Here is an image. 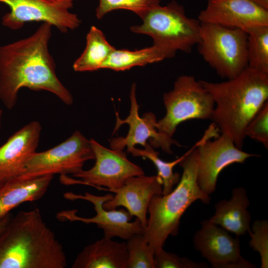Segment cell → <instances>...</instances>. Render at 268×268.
<instances>
[{"mask_svg": "<svg viewBox=\"0 0 268 268\" xmlns=\"http://www.w3.org/2000/svg\"><path fill=\"white\" fill-rule=\"evenodd\" d=\"M245 137H249L268 148V102H267L247 125Z\"/></svg>", "mask_w": 268, "mask_h": 268, "instance_id": "obj_28", "label": "cell"}, {"mask_svg": "<svg viewBox=\"0 0 268 268\" xmlns=\"http://www.w3.org/2000/svg\"><path fill=\"white\" fill-rule=\"evenodd\" d=\"M251 239L249 245L254 251L259 253L261 257V268H268V221L256 220L248 232Z\"/></svg>", "mask_w": 268, "mask_h": 268, "instance_id": "obj_27", "label": "cell"}, {"mask_svg": "<svg viewBox=\"0 0 268 268\" xmlns=\"http://www.w3.org/2000/svg\"><path fill=\"white\" fill-rule=\"evenodd\" d=\"M201 23L242 29L268 26V10L252 0H208L198 15Z\"/></svg>", "mask_w": 268, "mask_h": 268, "instance_id": "obj_15", "label": "cell"}, {"mask_svg": "<svg viewBox=\"0 0 268 268\" xmlns=\"http://www.w3.org/2000/svg\"><path fill=\"white\" fill-rule=\"evenodd\" d=\"M11 215L10 214H8L4 218L0 221V234L3 231L5 228L8 222H9Z\"/></svg>", "mask_w": 268, "mask_h": 268, "instance_id": "obj_30", "label": "cell"}, {"mask_svg": "<svg viewBox=\"0 0 268 268\" xmlns=\"http://www.w3.org/2000/svg\"><path fill=\"white\" fill-rule=\"evenodd\" d=\"M41 130L38 122H30L0 146V185L23 172L27 162L36 152Z\"/></svg>", "mask_w": 268, "mask_h": 268, "instance_id": "obj_17", "label": "cell"}, {"mask_svg": "<svg viewBox=\"0 0 268 268\" xmlns=\"http://www.w3.org/2000/svg\"><path fill=\"white\" fill-rule=\"evenodd\" d=\"M161 0H99L96 9L98 19L103 18L113 10L125 9L131 11L142 18L151 9L158 6Z\"/></svg>", "mask_w": 268, "mask_h": 268, "instance_id": "obj_26", "label": "cell"}, {"mask_svg": "<svg viewBox=\"0 0 268 268\" xmlns=\"http://www.w3.org/2000/svg\"><path fill=\"white\" fill-rule=\"evenodd\" d=\"M200 81L214 102L210 120L242 149L247 125L268 102V74L247 67L225 81Z\"/></svg>", "mask_w": 268, "mask_h": 268, "instance_id": "obj_3", "label": "cell"}, {"mask_svg": "<svg viewBox=\"0 0 268 268\" xmlns=\"http://www.w3.org/2000/svg\"><path fill=\"white\" fill-rule=\"evenodd\" d=\"M53 26L42 23L29 36L0 46V100L6 108L15 105L20 89L47 91L70 105L73 97L58 78L49 50Z\"/></svg>", "mask_w": 268, "mask_h": 268, "instance_id": "obj_1", "label": "cell"}, {"mask_svg": "<svg viewBox=\"0 0 268 268\" xmlns=\"http://www.w3.org/2000/svg\"><path fill=\"white\" fill-rule=\"evenodd\" d=\"M201 23L197 45L200 54L222 78L237 76L248 67L247 33L238 28Z\"/></svg>", "mask_w": 268, "mask_h": 268, "instance_id": "obj_6", "label": "cell"}, {"mask_svg": "<svg viewBox=\"0 0 268 268\" xmlns=\"http://www.w3.org/2000/svg\"><path fill=\"white\" fill-rule=\"evenodd\" d=\"M162 181L157 175L133 176L114 192L115 195L104 202L103 207L112 210L123 206L132 216H136L145 228L150 202L155 196L162 195Z\"/></svg>", "mask_w": 268, "mask_h": 268, "instance_id": "obj_16", "label": "cell"}, {"mask_svg": "<svg viewBox=\"0 0 268 268\" xmlns=\"http://www.w3.org/2000/svg\"><path fill=\"white\" fill-rule=\"evenodd\" d=\"M127 240V268H155V252L143 233L134 234Z\"/></svg>", "mask_w": 268, "mask_h": 268, "instance_id": "obj_25", "label": "cell"}, {"mask_svg": "<svg viewBox=\"0 0 268 268\" xmlns=\"http://www.w3.org/2000/svg\"><path fill=\"white\" fill-rule=\"evenodd\" d=\"M250 201L246 190L234 188L229 200H222L215 204V212L208 220L237 236L249 232L251 220L247 208Z\"/></svg>", "mask_w": 268, "mask_h": 268, "instance_id": "obj_19", "label": "cell"}, {"mask_svg": "<svg viewBox=\"0 0 268 268\" xmlns=\"http://www.w3.org/2000/svg\"><path fill=\"white\" fill-rule=\"evenodd\" d=\"M202 142V140L200 139L182 156L171 162H166L160 159L158 156V152L154 150L153 147L149 143L144 147L143 149H141L134 147L128 151L132 153L134 156L143 157L152 161L157 170V175L162 181V195H165L173 190V187L178 183L181 178L179 173L173 172L174 167L179 164L187 155L200 145Z\"/></svg>", "mask_w": 268, "mask_h": 268, "instance_id": "obj_23", "label": "cell"}, {"mask_svg": "<svg viewBox=\"0 0 268 268\" xmlns=\"http://www.w3.org/2000/svg\"><path fill=\"white\" fill-rule=\"evenodd\" d=\"M53 177V175H45L23 179L17 176L1 184L0 221L20 204L41 199L46 193Z\"/></svg>", "mask_w": 268, "mask_h": 268, "instance_id": "obj_18", "label": "cell"}, {"mask_svg": "<svg viewBox=\"0 0 268 268\" xmlns=\"http://www.w3.org/2000/svg\"><path fill=\"white\" fill-rule=\"evenodd\" d=\"M194 235V246L214 268H254L256 266L241 256L240 240L210 222H201Z\"/></svg>", "mask_w": 268, "mask_h": 268, "instance_id": "obj_14", "label": "cell"}, {"mask_svg": "<svg viewBox=\"0 0 268 268\" xmlns=\"http://www.w3.org/2000/svg\"><path fill=\"white\" fill-rule=\"evenodd\" d=\"M141 24L130 27L133 33L145 34L153 44L175 55L177 51L190 53L200 40L201 22L187 16L183 5L173 0L148 11Z\"/></svg>", "mask_w": 268, "mask_h": 268, "instance_id": "obj_5", "label": "cell"}, {"mask_svg": "<svg viewBox=\"0 0 268 268\" xmlns=\"http://www.w3.org/2000/svg\"><path fill=\"white\" fill-rule=\"evenodd\" d=\"M86 42L84 50L73 64L75 71H91L102 68L115 49L108 42L103 32L94 26H91L88 32Z\"/></svg>", "mask_w": 268, "mask_h": 268, "instance_id": "obj_22", "label": "cell"}, {"mask_svg": "<svg viewBox=\"0 0 268 268\" xmlns=\"http://www.w3.org/2000/svg\"><path fill=\"white\" fill-rule=\"evenodd\" d=\"M126 243L104 237L88 245L79 253L72 268H127Z\"/></svg>", "mask_w": 268, "mask_h": 268, "instance_id": "obj_20", "label": "cell"}, {"mask_svg": "<svg viewBox=\"0 0 268 268\" xmlns=\"http://www.w3.org/2000/svg\"><path fill=\"white\" fill-rule=\"evenodd\" d=\"M196 150L198 183L203 192L209 196L215 191L218 177L224 169L233 164L243 163L250 157L259 156L243 151L222 134L214 140L203 142Z\"/></svg>", "mask_w": 268, "mask_h": 268, "instance_id": "obj_12", "label": "cell"}, {"mask_svg": "<svg viewBox=\"0 0 268 268\" xmlns=\"http://www.w3.org/2000/svg\"><path fill=\"white\" fill-rule=\"evenodd\" d=\"M155 268H204L205 263H197L186 258H182L166 252L163 248L154 254Z\"/></svg>", "mask_w": 268, "mask_h": 268, "instance_id": "obj_29", "label": "cell"}, {"mask_svg": "<svg viewBox=\"0 0 268 268\" xmlns=\"http://www.w3.org/2000/svg\"><path fill=\"white\" fill-rule=\"evenodd\" d=\"M135 90L136 84L134 83L130 94L131 108L128 116L122 120L116 112V123L114 132L125 124L129 126V132L126 137L120 136L112 139L110 142L111 148L122 151L127 147L128 151L136 144H140L144 147L149 140V144L153 147L161 148L164 152L172 154V145L181 146L180 144L172 137L157 130L155 127L157 121L155 114L147 112L144 114L142 117L139 116Z\"/></svg>", "mask_w": 268, "mask_h": 268, "instance_id": "obj_13", "label": "cell"}, {"mask_svg": "<svg viewBox=\"0 0 268 268\" xmlns=\"http://www.w3.org/2000/svg\"><path fill=\"white\" fill-rule=\"evenodd\" d=\"M174 56L166 50L154 44L151 47L135 51L115 49L103 65L102 68L124 71L134 67L144 66L158 62Z\"/></svg>", "mask_w": 268, "mask_h": 268, "instance_id": "obj_21", "label": "cell"}, {"mask_svg": "<svg viewBox=\"0 0 268 268\" xmlns=\"http://www.w3.org/2000/svg\"><path fill=\"white\" fill-rule=\"evenodd\" d=\"M248 67L268 74V26L247 32Z\"/></svg>", "mask_w": 268, "mask_h": 268, "instance_id": "obj_24", "label": "cell"}, {"mask_svg": "<svg viewBox=\"0 0 268 268\" xmlns=\"http://www.w3.org/2000/svg\"><path fill=\"white\" fill-rule=\"evenodd\" d=\"M74 0H0L9 12L2 17V25L11 30L21 28L31 22L48 23L61 32L79 27L81 20L69 11Z\"/></svg>", "mask_w": 268, "mask_h": 268, "instance_id": "obj_9", "label": "cell"}, {"mask_svg": "<svg viewBox=\"0 0 268 268\" xmlns=\"http://www.w3.org/2000/svg\"><path fill=\"white\" fill-rule=\"evenodd\" d=\"M2 115V111L0 108V130L1 128V120Z\"/></svg>", "mask_w": 268, "mask_h": 268, "instance_id": "obj_32", "label": "cell"}, {"mask_svg": "<svg viewBox=\"0 0 268 268\" xmlns=\"http://www.w3.org/2000/svg\"><path fill=\"white\" fill-rule=\"evenodd\" d=\"M95 163L90 169L82 170L68 178L67 185L79 184L114 192L130 177L144 175L142 169L130 161L125 152L109 149L95 139H90Z\"/></svg>", "mask_w": 268, "mask_h": 268, "instance_id": "obj_10", "label": "cell"}, {"mask_svg": "<svg viewBox=\"0 0 268 268\" xmlns=\"http://www.w3.org/2000/svg\"><path fill=\"white\" fill-rule=\"evenodd\" d=\"M64 248L38 208L11 217L0 234V268H65Z\"/></svg>", "mask_w": 268, "mask_h": 268, "instance_id": "obj_2", "label": "cell"}, {"mask_svg": "<svg viewBox=\"0 0 268 268\" xmlns=\"http://www.w3.org/2000/svg\"><path fill=\"white\" fill-rule=\"evenodd\" d=\"M165 116L157 122V130L172 137L177 127L193 119H210L214 102L200 80L192 75L179 76L173 89L164 94Z\"/></svg>", "mask_w": 268, "mask_h": 268, "instance_id": "obj_7", "label": "cell"}, {"mask_svg": "<svg viewBox=\"0 0 268 268\" xmlns=\"http://www.w3.org/2000/svg\"><path fill=\"white\" fill-rule=\"evenodd\" d=\"M261 7L268 10V0H252Z\"/></svg>", "mask_w": 268, "mask_h": 268, "instance_id": "obj_31", "label": "cell"}, {"mask_svg": "<svg viewBox=\"0 0 268 268\" xmlns=\"http://www.w3.org/2000/svg\"><path fill=\"white\" fill-rule=\"evenodd\" d=\"M95 159L90 140L75 131L58 145L43 152H36L27 162L21 179H31L59 174L75 175L83 170L84 163Z\"/></svg>", "mask_w": 268, "mask_h": 268, "instance_id": "obj_8", "label": "cell"}, {"mask_svg": "<svg viewBox=\"0 0 268 268\" xmlns=\"http://www.w3.org/2000/svg\"><path fill=\"white\" fill-rule=\"evenodd\" d=\"M64 197L70 200L81 199L91 202L96 214L93 217L84 218L77 216L76 210L62 211L57 214V218L61 221L95 223L103 230L104 236L110 238L117 236L128 240L134 234L144 233L145 227L137 218L134 222H130L132 216L127 210H106L104 208V202L113 198L112 194L97 196L88 193L81 195L68 192L65 194Z\"/></svg>", "mask_w": 268, "mask_h": 268, "instance_id": "obj_11", "label": "cell"}, {"mask_svg": "<svg viewBox=\"0 0 268 268\" xmlns=\"http://www.w3.org/2000/svg\"><path fill=\"white\" fill-rule=\"evenodd\" d=\"M179 164L183 173L176 188L167 195L153 197L148 206L149 217L143 234L155 253L163 248L169 235L178 234L180 219L193 202L200 200L207 204L211 200L198 183L196 148Z\"/></svg>", "mask_w": 268, "mask_h": 268, "instance_id": "obj_4", "label": "cell"}]
</instances>
